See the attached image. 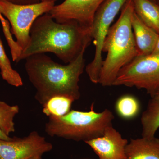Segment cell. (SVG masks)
I'll use <instances>...</instances> for the list:
<instances>
[{"instance_id":"obj_1","label":"cell","mask_w":159,"mask_h":159,"mask_svg":"<svg viewBox=\"0 0 159 159\" xmlns=\"http://www.w3.org/2000/svg\"><path fill=\"white\" fill-rule=\"evenodd\" d=\"M30 41L18 62L34 54L53 53L65 63L72 62L90 44L91 28L76 22H57L49 13L38 17L31 26Z\"/></svg>"},{"instance_id":"obj_2","label":"cell","mask_w":159,"mask_h":159,"mask_svg":"<svg viewBox=\"0 0 159 159\" xmlns=\"http://www.w3.org/2000/svg\"><path fill=\"white\" fill-rule=\"evenodd\" d=\"M84 52L66 65L55 62L45 54L26 58L25 70L36 89L34 98L40 104L43 106L56 96H65L74 101L80 99V78L85 67Z\"/></svg>"},{"instance_id":"obj_3","label":"cell","mask_w":159,"mask_h":159,"mask_svg":"<svg viewBox=\"0 0 159 159\" xmlns=\"http://www.w3.org/2000/svg\"><path fill=\"white\" fill-rule=\"evenodd\" d=\"M134 12L132 1L127 0L106 37L102 52L107 55L102 61L98 82L102 86H113L120 70L139 56L132 27Z\"/></svg>"},{"instance_id":"obj_4","label":"cell","mask_w":159,"mask_h":159,"mask_svg":"<svg viewBox=\"0 0 159 159\" xmlns=\"http://www.w3.org/2000/svg\"><path fill=\"white\" fill-rule=\"evenodd\" d=\"M114 118L107 109L95 111L93 103L88 111L71 110L63 116L48 117L45 131L50 136L86 142L102 136L107 128L112 125Z\"/></svg>"},{"instance_id":"obj_5","label":"cell","mask_w":159,"mask_h":159,"mask_svg":"<svg viewBox=\"0 0 159 159\" xmlns=\"http://www.w3.org/2000/svg\"><path fill=\"white\" fill-rule=\"evenodd\" d=\"M54 6V2L23 5L0 0V11L9 22L11 34H14L22 51L29 44L30 29L34 21L40 16L48 13Z\"/></svg>"},{"instance_id":"obj_6","label":"cell","mask_w":159,"mask_h":159,"mask_svg":"<svg viewBox=\"0 0 159 159\" xmlns=\"http://www.w3.org/2000/svg\"><path fill=\"white\" fill-rule=\"evenodd\" d=\"M143 89L150 97L159 89V54L138 56L117 75L113 86Z\"/></svg>"},{"instance_id":"obj_7","label":"cell","mask_w":159,"mask_h":159,"mask_svg":"<svg viewBox=\"0 0 159 159\" xmlns=\"http://www.w3.org/2000/svg\"><path fill=\"white\" fill-rule=\"evenodd\" d=\"M127 0H105L94 16L91 27V36L95 46V55L92 62L86 66L85 71L91 82H99L103 60V43L112 23Z\"/></svg>"},{"instance_id":"obj_8","label":"cell","mask_w":159,"mask_h":159,"mask_svg":"<svg viewBox=\"0 0 159 159\" xmlns=\"http://www.w3.org/2000/svg\"><path fill=\"white\" fill-rule=\"evenodd\" d=\"M52 144L36 131L23 138H12L11 140L0 139V159H30L53 149Z\"/></svg>"},{"instance_id":"obj_9","label":"cell","mask_w":159,"mask_h":159,"mask_svg":"<svg viewBox=\"0 0 159 159\" xmlns=\"http://www.w3.org/2000/svg\"><path fill=\"white\" fill-rule=\"evenodd\" d=\"M105 0H65L54 6L48 13L60 23L76 22L80 25L91 28L94 16Z\"/></svg>"},{"instance_id":"obj_10","label":"cell","mask_w":159,"mask_h":159,"mask_svg":"<svg viewBox=\"0 0 159 159\" xmlns=\"http://www.w3.org/2000/svg\"><path fill=\"white\" fill-rule=\"evenodd\" d=\"M93 149L99 159H125V149L128 143L119 131L108 126L102 136L85 142Z\"/></svg>"},{"instance_id":"obj_11","label":"cell","mask_w":159,"mask_h":159,"mask_svg":"<svg viewBox=\"0 0 159 159\" xmlns=\"http://www.w3.org/2000/svg\"><path fill=\"white\" fill-rule=\"evenodd\" d=\"M131 24L139 56L152 54L159 34L142 21L134 11L132 18Z\"/></svg>"},{"instance_id":"obj_12","label":"cell","mask_w":159,"mask_h":159,"mask_svg":"<svg viewBox=\"0 0 159 159\" xmlns=\"http://www.w3.org/2000/svg\"><path fill=\"white\" fill-rule=\"evenodd\" d=\"M125 159H159V139H131L125 149Z\"/></svg>"},{"instance_id":"obj_13","label":"cell","mask_w":159,"mask_h":159,"mask_svg":"<svg viewBox=\"0 0 159 159\" xmlns=\"http://www.w3.org/2000/svg\"><path fill=\"white\" fill-rule=\"evenodd\" d=\"M142 137H155L159 128V89L148 102L141 118Z\"/></svg>"},{"instance_id":"obj_14","label":"cell","mask_w":159,"mask_h":159,"mask_svg":"<svg viewBox=\"0 0 159 159\" xmlns=\"http://www.w3.org/2000/svg\"><path fill=\"white\" fill-rule=\"evenodd\" d=\"M132 1L137 16L159 34V5L149 0Z\"/></svg>"},{"instance_id":"obj_15","label":"cell","mask_w":159,"mask_h":159,"mask_svg":"<svg viewBox=\"0 0 159 159\" xmlns=\"http://www.w3.org/2000/svg\"><path fill=\"white\" fill-rule=\"evenodd\" d=\"M115 109L117 114L121 119L130 120L135 119L139 115L141 105L136 97L130 94H126L117 99Z\"/></svg>"},{"instance_id":"obj_16","label":"cell","mask_w":159,"mask_h":159,"mask_svg":"<svg viewBox=\"0 0 159 159\" xmlns=\"http://www.w3.org/2000/svg\"><path fill=\"white\" fill-rule=\"evenodd\" d=\"M74 99L65 96H56L51 98L43 106V113L48 117H60L65 116L71 111Z\"/></svg>"},{"instance_id":"obj_17","label":"cell","mask_w":159,"mask_h":159,"mask_svg":"<svg viewBox=\"0 0 159 159\" xmlns=\"http://www.w3.org/2000/svg\"><path fill=\"white\" fill-rule=\"evenodd\" d=\"M0 71L2 79L9 84L16 87L23 85L20 75L12 68L10 60L6 55L2 42L0 37Z\"/></svg>"},{"instance_id":"obj_18","label":"cell","mask_w":159,"mask_h":159,"mask_svg":"<svg viewBox=\"0 0 159 159\" xmlns=\"http://www.w3.org/2000/svg\"><path fill=\"white\" fill-rule=\"evenodd\" d=\"M19 110L18 105H10L0 101V129L8 136L15 131L14 119Z\"/></svg>"},{"instance_id":"obj_19","label":"cell","mask_w":159,"mask_h":159,"mask_svg":"<svg viewBox=\"0 0 159 159\" xmlns=\"http://www.w3.org/2000/svg\"><path fill=\"white\" fill-rule=\"evenodd\" d=\"M13 4L17 5H31L36 4L41 2L40 0H5Z\"/></svg>"},{"instance_id":"obj_20","label":"cell","mask_w":159,"mask_h":159,"mask_svg":"<svg viewBox=\"0 0 159 159\" xmlns=\"http://www.w3.org/2000/svg\"><path fill=\"white\" fill-rule=\"evenodd\" d=\"M12 139V138H11L9 136L6 135V134L4 133L0 129V139L9 141V140H11Z\"/></svg>"},{"instance_id":"obj_21","label":"cell","mask_w":159,"mask_h":159,"mask_svg":"<svg viewBox=\"0 0 159 159\" xmlns=\"http://www.w3.org/2000/svg\"><path fill=\"white\" fill-rule=\"evenodd\" d=\"M152 54H159V37L153 53Z\"/></svg>"},{"instance_id":"obj_22","label":"cell","mask_w":159,"mask_h":159,"mask_svg":"<svg viewBox=\"0 0 159 159\" xmlns=\"http://www.w3.org/2000/svg\"><path fill=\"white\" fill-rule=\"evenodd\" d=\"M0 21H1V24L2 25H4L7 21V20L5 18V17L1 13V11H0Z\"/></svg>"},{"instance_id":"obj_23","label":"cell","mask_w":159,"mask_h":159,"mask_svg":"<svg viewBox=\"0 0 159 159\" xmlns=\"http://www.w3.org/2000/svg\"><path fill=\"white\" fill-rule=\"evenodd\" d=\"M42 156L38 155L33 157L30 159H42Z\"/></svg>"},{"instance_id":"obj_24","label":"cell","mask_w":159,"mask_h":159,"mask_svg":"<svg viewBox=\"0 0 159 159\" xmlns=\"http://www.w3.org/2000/svg\"><path fill=\"white\" fill-rule=\"evenodd\" d=\"M149 1L159 5V0H149Z\"/></svg>"},{"instance_id":"obj_25","label":"cell","mask_w":159,"mask_h":159,"mask_svg":"<svg viewBox=\"0 0 159 159\" xmlns=\"http://www.w3.org/2000/svg\"><path fill=\"white\" fill-rule=\"evenodd\" d=\"M57 0H40L41 2H56Z\"/></svg>"}]
</instances>
